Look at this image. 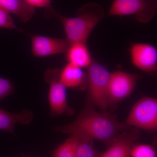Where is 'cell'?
Masks as SVG:
<instances>
[{
	"label": "cell",
	"mask_w": 157,
	"mask_h": 157,
	"mask_svg": "<svg viewBox=\"0 0 157 157\" xmlns=\"http://www.w3.org/2000/svg\"><path fill=\"white\" fill-rule=\"evenodd\" d=\"M76 138L70 135L63 143L54 150L52 157H76Z\"/></svg>",
	"instance_id": "2e32d148"
},
{
	"label": "cell",
	"mask_w": 157,
	"mask_h": 157,
	"mask_svg": "<svg viewBox=\"0 0 157 157\" xmlns=\"http://www.w3.org/2000/svg\"><path fill=\"white\" fill-rule=\"evenodd\" d=\"M33 118V112L28 109H23L19 113H13L0 108V130L15 135L14 126L17 123L26 125Z\"/></svg>",
	"instance_id": "4fadbf2b"
},
{
	"label": "cell",
	"mask_w": 157,
	"mask_h": 157,
	"mask_svg": "<svg viewBox=\"0 0 157 157\" xmlns=\"http://www.w3.org/2000/svg\"><path fill=\"white\" fill-rule=\"evenodd\" d=\"M23 157H27V156H24Z\"/></svg>",
	"instance_id": "44dd1931"
},
{
	"label": "cell",
	"mask_w": 157,
	"mask_h": 157,
	"mask_svg": "<svg viewBox=\"0 0 157 157\" xmlns=\"http://www.w3.org/2000/svg\"><path fill=\"white\" fill-rule=\"evenodd\" d=\"M54 130L75 137L76 140V157H99L100 152L94 145V139L81 129L70 124L63 126L56 127Z\"/></svg>",
	"instance_id": "8fae6325"
},
{
	"label": "cell",
	"mask_w": 157,
	"mask_h": 157,
	"mask_svg": "<svg viewBox=\"0 0 157 157\" xmlns=\"http://www.w3.org/2000/svg\"><path fill=\"white\" fill-rule=\"evenodd\" d=\"M140 137V132L136 128L121 132L99 157H131L133 144Z\"/></svg>",
	"instance_id": "30bf717a"
},
{
	"label": "cell",
	"mask_w": 157,
	"mask_h": 157,
	"mask_svg": "<svg viewBox=\"0 0 157 157\" xmlns=\"http://www.w3.org/2000/svg\"><path fill=\"white\" fill-rule=\"evenodd\" d=\"M32 53L36 57L65 53L70 45L66 39L31 35Z\"/></svg>",
	"instance_id": "9c48e42d"
},
{
	"label": "cell",
	"mask_w": 157,
	"mask_h": 157,
	"mask_svg": "<svg viewBox=\"0 0 157 157\" xmlns=\"http://www.w3.org/2000/svg\"><path fill=\"white\" fill-rule=\"evenodd\" d=\"M132 64L137 69L148 73H155L157 70V49L150 44L132 43L130 48Z\"/></svg>",
	"instance_id": "ba28073f"
},
{
	"label": "cell",
	"mask_w": 157,
	"mask_h": 157,
	"mask_svg": "<svg viewBox=\"0 0 157 157\" xmlns=\"http://www.w3.org/2000/svg\"><path fill=\"white\" fill-rule=\"evenodd\" d=\"M60 77L67 88L84 90L87 88V73L82 68L70 63L61 70Z\"/></svg>",
	"instance_id": "7c38bea8"
},
{
	"label": "cell",
	"mask_w": 157,
	"mask_h": 157,
	"mask_svg": "<svg viewBox=\"0 0 157 157\" xmlns=\"http://www.w3.org/2000/svg\"><path fill=\"white\" fill-rule=\"evenodd\" d=\"M29 5L34 8L48 9L52 7L51 0H25Z\"/></svg>",
	"instance_id": "ffe728a7"
},
{
	"label": "cell",
	"mask_w": 157,
	"mask_h": 157,
	"mask_svg": "<svg viewBox=\"0 0 157 157\" xmlns=\"http://www.w3.org/2000/svg\"><path fill=\"white\" fill-rule=\"evenodd\" d=\"M60 70L58 68L48 69L44 75L45 81L49 85V114L52 117L59 116H71L74 113V109L68 104L67 88L61 81Z\"/></svg>",
	"instance_id": "277c9868"
},
{
	"label": "cell",
	"mask_w": 157,
	"mask_h": 157,
	"mask_svg": "<svg viewBox=\"0 0 157 157\" xmlns=\"http://www.w3.org/2000/svg\"><path fill=\"white\" fill-rule=\"evenodd\" d=\"M0 27L2 28L16 29L15 25L11 14L0 7Z\"/></svg>",
	"instance_id": "ac0fdd59"
},
{
	"label": "cell",
	"mask_w": 157,
	"mask_h": 157,
	"mask_svg": "<svg viewBox=\"0 0 157 157\" xmlns=\"http://www.w3.org/2000/svg\"><path fill=\"white\" fill-rule=\"evenodd\" d=\"M86 69L90 100L94 106L106 111L109 106L108 87L111 73L94 60Z\"/></svg>",
	"instance_id": "3957f363"
},
{
	"label": "cell",
	"mask_w": 157,
	"mask_h": 157,
	"mask_svg": "<svg viewBox=\"0 0 157 157\" xmlns=\"http://www.w3.org/2000/svg\"><path fill=\"white\" fill-rule=\"evenodd\" d=\"M14 91L13 83L9 79L0 77V101L12 94Z\"/></svg>",
	"instance_id": "d6986e66"
},
{
	"label": "cell",
	"mask_w": 157,
	"mask_h": 157,
	"mask_svg": "<svg viewBox=\"0 0 157 157\" xmlns=\"http://www.w3.org/2000/svg\"><path fill=\"white\" fill-rule=\"evenodd\" d=\"M131 157H157L153 147L147 144H138L132 147Z\"/></svg>",
	"instance_id": "e0dca14e"
},
{
	"label": "cell",
	"mask_w": 157,
	"mask_h": 157,
	"mask_svg": "<svg viewBox=\"0 0 157 157\" xmlns=\"http://www.w3.org/2000/svg\"><path fill=\"white\" fill-rule=\"evenodd\" d=\"M126 124L149 131L157 129V100L144 97L134 105L127 118Z\"/></svg>",
	"instance_id": "8992f818"
},
{
	"label": "cell",
	"mask_w": 157,
	"mask_h": 157,
	"mask_svg": "<svg viewBox=\"0 0 157 157\" xmlns=\"http://www.w3.org/2000/svg\"><path fill=\"white\" fill-rule=\"evenodd\" d=\"M0 7L16 15L23 22L30 20L35 12V8L25 0H0Z\"/></svg>",
	"instance_id": "9a60e30c"
},
{
	"label": "cell",
	"mask_w": 157,
	"mask_h": 157,
	"mask_svg": "<svg viewBox=\"0 0 157 157\" xmlns=\"http://www.w3.org/2000/svg\"><path fill=\"white\" fill-rule=\"evenodd\" d=\"M137 73L118 70L110 73L108 87L109 104H116L128 97L141 77Z\"/></svg>",
	"instance_id": "52a82bcc"
},
{
	"label": "cell",
	"mask_w": 157,
	"mask_h": 157,
	"mask_svg": "<svg viewBox=\"0 0 157 157\" xmlns=\"http://www.w3.org/2000/svg\"><path fill=\"white\" fill-rule=\"evenodd\" d=\"M65 54L68 63L82 69L89 67L94 61L86 43H71Z\"/></svg>",
	"instance_id": "5bb4252c"
},
{
	"label": "cell",
	"mask_w": 157,
	"mask_h": 157,
	"mask_svg": "<svg viewBox=\"0 0 157 157\" xmlns=\"http://www.w3.org/2000/svg\"><path fill=\"white\" fill-rule=\"evenodd\" d=\"M157 0H113L107 16L132 15L140 23H147L155 17Z\"/></svg>",
	"instance_id": "5b68a950"
},
{
	"label": "cell",
	"mask_w": 157,
	"mask_h": 157,
	"mask_svg": "<svg viewBox=\"0 0 157 157\" xmlns=\"http://www.w3.org/2000/svg\"><path fill=\"white\" fill-rule=\"evenodd\" d=\"M86 101L84 109L70 124L108 147L120 133L126 131L128 125L120 122L115 114L106 111L97 112L90 99Z\"/></svg>",
	"instance_id": "6da1fadb"
},
{
	"label": "cell",
	"mask_w": 157,
	"mask_h": 157,
	"mask_svg": "<svg viewBox=\"0 0 157 157\" xmlns=\"http://www.w3.org/2000/svg\"><path fill=\"white\" fill-rule=\"evenodd\" d=\"M47 16L56 17L63 27L66 39L69 43H86L91 33L105 14L104 8L100 4L88 2L82 6L74 17H67L56 11L52 7L46 9Z\"/></svg>",
	"instance_id": "7a4b0ae2"
}]
</instances>
